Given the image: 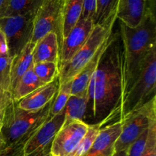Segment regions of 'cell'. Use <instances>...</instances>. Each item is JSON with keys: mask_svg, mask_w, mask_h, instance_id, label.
<instances>
[{"mask_svg": "<svg viewBox=\"0 0 156 156\" xmlns=\"http://www.w3.org/2000/svg\"><path fill=\"white\" fill-rule=\"evenodd\" d=\"M119 36L117 33L112 34L94 73L92 115L94 120L104 123L112 114L120 119L123 73L122 44Z\"/></svg>", "mask_w": 156, "mask_h": 156, "instance_id": "6da1fadb", "label": "cell"}, {"mask_svg": "<svg viewBox=\"0 0 156 156\" xmlns=\"http://www.w3.org/2000/svg\"><path fill=\"white\" fill-rule=\"evenodd\" d=\"M119 35L122 44V102L140 75L147 56L156 47L155 11L149 9L142 22L136 27L120 22Z\"/></svg>", "mask_w": 156, "mask_h": 156, "instance_id": "7a4b0ae2", "label": "cell"}, {"mask_svg": "<svg viewBox=\"0 0 156 156\" xmlns=\"http://www.w3.org/2000/svg\"><path fill=\"white\" fill-rule=\"evenodd\" d=\"M53 101L40 111H29L20 108L16 101L11 100L5 108L1 130L5 145L19 141L39 128L50 117Z\"/></svg>", "mask_w": 156, "mask_h": 156, "instance_id": "3957f363", "label": "cell"}, {"mask_svg": "<svg viewBox=\"0 0 156 156\" xmlns=\"http://www.w3.org/2000/svg\"><path fill=\"white\" fill-rule=\"evenodd\" d=\"M155 87L156 47L149 53L136 80L122 101L120 109V119L155 97Z\"/></svg>", "mask_w": 156, "mask_h": 156, "instance_id": "277c9868", "label": "cell"}, {"mask_svg": "<svg viewBox=\"0 0 156 156\" xmlns=\"http://www.w3.org/2000/svg\"><path fill=\"white\" fill-rule=\"evenodd\" d=\"M114 27L94 25L89 37L70 60L59 69V86L71 81L96 56L102 46L113 33Z\"/></svg>", "mask_w": 156, "mask_h": 156, "instance_id": "5b68a950", "label": "cell"}, {"mask_svg": "<svg viewBox=\"0 0 156 156\" xmlns=\"http://www.w3.org/2000/svg\"><path fill=\"white\" fill-rule=\"evenodd\" d=\"M156 118V97L140 108L129 113L120 120L122 130L114 144V152L127 150L129 146L148 129L152 120Z\"/></svg>", "mask_w": 156, "mask_h": 156, "instance_id": "8992f818", "label": "cell"}, {"mask_svg": "<svg viewBox=\"0 0 156 156\" xmlns=\"http://www.w3.org/2000/svg\"><path fill=\"white\" fill-rule=\"evenodd\" d=\"M34 15H14L0 18V30L7 43L9 55L13 57L30 42Z\"/></svg>", "mask_w": 156, "mask_h": 156, "instance_id": "52a82bcc", "label": "cell"}, {"mask_svg": "<svg viewBox=\"0 0 156 156\" xmlns=\"http://www.w3.org/2000/svg\"><path fill=\"white\" fill-rule=\"evenodd\" d=\"M62 0H44L38 8L33 20V32L30 39L34 44L50 32L58 34Z\"/></svg>", "mask_w": 156, "mask_h": 156, "instance_id": "ba28073f", "label": "cell"}, {"mask_svg": "<svg viewBox=\"0 0 156 156\" xmlns=\"http://www.w3.org/2000/svg\"><path fill=\"white\" fill-rule=\"evenodd\" d=\"M88 125L81 120L63 124L50 144V155L71 156L86 133Z\"/></svg>", "mask_w": 156, "mask_h": 156, "instance_id": "9c48e42d", "label": "cell"}, {"mask_svg": "<svg viewBox=\"0 0 156 156\" xmlns=\"http://www.w3.org/2000/svg\"><path fill=\"white\" fill-rule=\"evenodd\" d=\"M93 27V20L81 18L68 35L61 41L58 63L59 69L61 66L70 60L76 52L85 44L92 31Z\"/></svg>", "mask_w": 156, "mask_h": 156, "instance_id": "30bf717a", "label": "cell"}, {"mask_svg": "<svg viewBox=\"0 0 156 156\" xmlns=\"http://www.w3.org/2000/svg\"><path fill=\"white\" fill-rule=\"evenodd\" d=\"M65 121L64 110L54 116H50L47 120L35 130L24 146V155L41 150L50 146L58 131Z\"/></svg>", "mask_w": 156, "mask_h": 156, "instance_id": "8fae6325", "label": "cell"}, {"mask_svg": "<svg viewBox=\"0 0 156 156\" xmlns=\"http://www.w3.org/2000/svg\"><path fill=\"white\" fill-rule=\"evenodd\" d=\"M149 9L155 11V0H119L117 19L128 27H136Z\"/></svg>", "mask_w": 156, "mask_h": 156, "instance_id": "7c38bea8", "label": "cell"}, {"mask_svg": "<svg viewBox=\"0 0 156 156\" xmlns=\"http://www.w3.org/2000/svg\"><path fill=\"white\" fill-rule=\"evenodd\" d=\"M122 130L121 120L101 127L92 146L85 156H111L114 153V144Z\"/></svg>", "mask_w": 156, "mask_h": 156, "instance_id": "4fadbf2b", "label": "cell"}, {"mask_svg": "<svg viewBox=\"0 0 156 156\" xmlns=\"http://www.w3.org/2000/svg\"><path fill=\"white\" fill-rule=\"evenodd\" d=\"M59 88V79L56 78L53 82L43 85L17 101L18 106L26 111H40L45 108L55 98Z\"/></svg>", "mask_w": 156, "mask_h": 156, "instance_id": "5bb4252c", "label": "cell"}, {"mask_svg": "<svg viewBox=\"0 0 156 156\" xmlns=\"http://www.w3.org/2000/svg\"><path fill=\"white\" fill-rule=\"evenodd\" d=\"M83 0H62L58 40L59 44L82 17Z\"/></svg>", "mask_w": 156, "mask_h": 156, "instance_id": "9a60e30c", "label": "cell"}, {"mask_svg": "<svg viewBox=\"0 0 156 156\" xmlns=\"http://www.w3.org/2000/svg\"><path fill=\"white\" fill-rule=\"evenodd\" d=\"M59 44L56 32H50L34 44L33 63L53 62L59 63Z\"/></svg>", "mask_w": 156, "mask_h": 156, "instance_id": "2e32d148", "label": "cell"}, {"mask_svg": "<svg viewBox=\"0 0 156 156\" xmlns=\"http://www.w3.org/2000/svg\"><path fill=\"white\" fill-rule=\"evenodd\" d=\"M113 34V33H112ZM111 34V35H112ZM111 35L108 38V41L104 44L101 48L98 51V53L96 54L94 59L89 62V63L87 64L73 79H72V88H71V94L72 95H80L86 92L88 90V85L91 79L94 76V73L96 71L98 62L100 61L101 57L103 54L104 51L106 49L107 46L108 45L111 40Z\"/></svg>", "mask_w": 156, "mask_h": 156, "instance_id": "e0dca14e", "label": "cell"}, {"mask_svg": "<svg viewBox=\"0 0 156 156\" xmlns=\"http://www.w3.org/2000/svg\"><path fill=\"white\" fill-rule=\"evenodd\" d=\"M34 44L28 43L18 54L12 57L10 66V94L21 76L33 65Z\"/></svg>", "mask_w": 156, "mask_h": 156, "instance_id": "ac0fdd59", "label": "cell"}, {"mask_svg": "<svg viewBox=\"0 0 156 156\" xmlns=\"http://www.w3.org/2000/svg\"><path fill=\"white\" fill-rule=\"evenodd\" d=\"M118 3L119 0H96V12L93 19L94 25L114 27Z\"/></svg>", "mask_w": 156, "mask_h": 156, "instance_id": "d6986e66", "label": "cell"}, {"mask_svg": "<svg viewBox=\"0 0 156 156\" xmlns=\"http://www.w3.org/2000/svg\"><path fill=\"white\" fill-rule=\"evenodd\" d=\"M88 102V90L86 92L80 95L70 96L64 108L65 111L64 124H67L76 120L84 121V117L87 111Z\"/></svg>", "mask_w": 156, "mask_h": 156, "instance_id": "ffe728a7", "label": "cell"}, {"mask_svg": "<svg viewBox=\"0 0 156 156\" xmlns=\"http://www.w3.org/2000/svg\"><path fill=\"white\" fill-rule=\"evenodd\" d=\"M43 85L44 84L35 74L32 65L17 82L11 94L12 100L16 102L18 101Z\"/></svg>", "mask_w": 156, "mask_h": 156, "instance_id": "44dd1931", "label": "cell"}, {"mask_svg": "<svg viewBox=\"0 0 156 156\" xmlns=\"http://www.w3.org/2000/svg\"><path fill=\"white\" fill-rule=\"evenodd\" d=\"M44 1V0H9L7 9L3 17L27 14L35 15L38 8Z\"/></svg>", "mask_w": 156, "mask_h": 156, "instance_id": "7402d4cb", "label": "cell"}, {"mask_svg": "<svg viewBox=\"0 0 156 156\" xmlns=\"http://www.w3.org/2000/svg\"><path fill=\"white\" fill-rule=\"evenodd\" d=\"M33 69L44 85L53 82L59 76V66L56 62H41L33 63Z\"/></svg>", "mask_w": 156, "mask_h": 156, "instance_id": "603a6c76", "label": "cell"}, {"mask_svg": "<svg viewBox=\"0 0 156 156\" xmlns=\"http://www.w3.org/2000/svg\"><path fill=\"white\" fill-rule=\"evenodd\" d=\"M102 125H103L102 122L95 123V124L88 125L86 133L82 139L80 143L76 147V150L72 154L71 156H85L86 155L92 146L93 143Z\"/></svg>", "mask_w": 156, "mask_h": 156, "instance_id": "cb8c5ba5", "label": "cell"}, {"mask_svg": "<svg viewBox=\"0 0 156 156\" xmlns=\"http://www.w3.org/2000/svg\"><path fill=\"white\" fill-rule=\"evenodd\" d=\"M71 88L72 80L59 86V91L53 101V104L50 108V116H54L63 111L67 101L72 95Z\"/></svg>", "mask_w": 156, "mask_h": 156, "instance_id": "d4e9b609", "label": "cell"}, {"mask_svg": "<svg viewBox=\"0 0 156 156\" xmlns=\"http://www.w3.org/2000/svg\"><path fill=\"white\" fill-rule=\"evenodd\" d=\"M11 61L12 57L9 56L0 58V91L9 94H10Z\"/></svg>", "mask_w": 156, "mask_h": 156, "instance_id": "484cf974", "label": "cell"}, {"mask_svg": "<svg viewBox=\"0 0 156 156\" xmlns=\"http://www.w3.org/2000/svg\"><path fill=\"white\" fill-rule=\"evenodd\" d=\"M148 142H149V128L146 129L140 136V137L129 146L126 150V156H143L147 148Z\"/></svg>", "mask_w": 156, "mask_h": 156, "instance_id": "4316f807", "label": "cell"}, {"mask_svg": "<svg viewBox=\"0 0 156 156\" xmlns=\"http://www.w3.org/2000/svg\"><path fill=\"white\" fill-rule=\"evenodd\" d=\"M34 133L30 134L28 136L25 137L16 143H14L10 145H5V146H3L0 149V156H24V146L26 142L33 135Z\"/></svg>", "mask_w": 156, "mask_h": 156, "instance_id": "83f0119b", "label": "cell"}, {"mask_svg": "<svg viewBox=\"0 0 156 156\" xmlns=\"http://www.w3.org/2000/svg\"><path fill=\"white\" fill-rule=\"evenodd\" d=\"M143 156H156V118L152 120L149 127V142Z\"/></svg>", "mask_w": 156, "mask_h": 156, "instance_id": "f1b7e54d", "label": "cell"}, {"mask_svg": "<svg viewBox=\"0 0 156 156\" xmlns=\"http://www.w3.org/2000/svg\"><path fill=\"white\" fill-rule=\"evenodd\" d=\"M96 12V0H83L82 18L94 19Z\"/></svg>", "mask_w": 156, "mask_h": 156, "instance_id": "f546056e", "label": "cell"}, {"mask_svg": "<svg viewBox=\"0 0 156 156\" xmlns=\"http://www.w3.org/2000/svg\"><path fill=\"white\" fill-rule=\"evenodd\" d=\"M8 56L9 55L5 37L3 32L0 30V58Z\"/></svg>", "mask_w": 156, "mask_h": 156, "instance_id": "4dcf8cb0", "label": "cell"}, {"mask_svg": "<svg viewBox=\"0 0 156 156\" xmlns=\"http://www.w3.org/2000/svg\"><path fill=\"white\" fill-rule=\"evenodd\" d=\"M24 156H51L50 155V145L47 146V147H46L45 149L36 151V152H33V153Z\"/></svg>", "mask_w": 156, "mask_h": 156, "instance_id": "1f68e13d", "label": "cell"}, {"mask_svg": "<svg viewBox=\"0 0 156 156\" xmlns=\"http://www.w3.org/2000/svg\"><path fill=\"white\" fill-rule=\"evenodd\" d=\"M9 0H0V18L4 16V14L7 9Z\"/></svg>", "mask_w": 156, "mask_h": 156, "instance_id": "d6a6232c", "label": "cell"}, {"mask_svg": "<svg viewBox=\"0 0 156 156\" xmlns=\"http://www.w3.org/2000/svg\"><path fill=\"white\" fill-rule=\"evenodd\" d=\"M8 105H0V136H1V130L2 127V123H3V118H4L5 111V108Z\"/></svg>", "mask_w": 156, "mask_h": 156, "instance_id": "836d02e7", "label": "cell"}, {"mask_svg": "<svg viewBox=\"0 0 156 156\" xmlns=\"http://www.w3.org/2000/svg\"><path fill=\"white\" fill-rule=\"evenodd\" d=\"M111 156H126V150L120 151V152H114Z\"/></svg>", "mask_w": 156, "mask_h": 156, "instance_id": "e575fe53", "label": "cell"}, {"mask_svg": "<svg viewBox=\"0 0 156 156\" xmlns=\"http://www.w3.org/2000/svg\"><path fill=\"white\" fill-rule=\"evenodd\" d=\"M5 146V143L4 140H2V136H0V149H2V148L3 147V146Z\"/></svg>", "mask_w": 156, "mask_h": 156, "instance_id": "d590c367", "label": "cell"}]
</instances>
